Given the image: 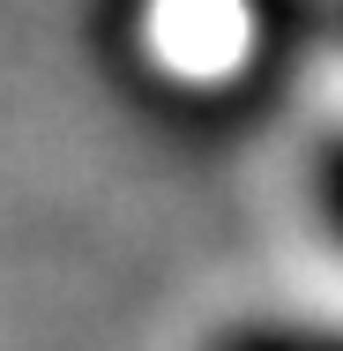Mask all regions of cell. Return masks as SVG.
I'll list each match as a JSON object with an SVG mask.
<instances>
[{
	"label": "cell",
	"mask_w": 343,
	"mask_h": 351,
	"mask_svg": "<svg viewBox=\"0 0 343 351\" xmlns=\"http://www.w3.org/2000/svg\"><path fill=\"white\" fill-rule=\"evenodd\" d=\"M306 195H314L321 232L343 247V135H329L321 149H314V165H306Z\"/></svg>",
	"instance_id": "2"
},
{
	"label": "cell",
	"mask_w": 343,
	"mask_h": 351,
	"mask_svg": "<svg viewBox=\"0 0 343 351\" xmlns=\"http://www.w3.org/2000/svg\"><path fill=\"white\" fill-rule=\"evenodd\" d=\"M202 351H343V322H314V314H239V322L209 329Z\"/></svg>",
	"instance_id": "1"
}]
</instances>
